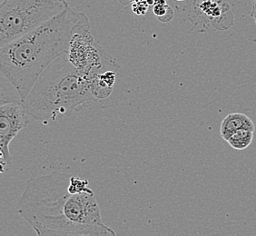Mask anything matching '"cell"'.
<instances>
[{"label":"cell","instance_id":"obj_2","mask_svg":"<svg viewBox=\"0 0 256 236\" xmlns=\"http://www.w3.org/2000/svg\"><path fill=\"white\" fill-rule=\"evenodd\" d=\"M90 30L84 12L66 10L28 34L0 48V70L18 89L23 102L54 60L66 53L74 34Z\"/></svg>","mask_w":256,"mask_h":236},{"label":"cell","instance_id":"obj_14","mask_svg":"<svg viewBox=\"0 0 256 236\" xmlns=\"http://www.w3.org/2000/svg\"><path fill=\"white\" fill-rule=\"evenodd\" d=\"M178 1H182V0H178Z\"/></svg>","mask_w":256,"mask_h":236},{"label":"cell","instance_id":"obj_9","mask_svg":"<svg viewBox=\"0 0 256 236\" xmlns=\"http://www.w3.org/2000/svg\"><path fill=\"white\" fill-rule=\"evenodd\" d=\"M254 138V131L241 129L238 130L236 133L232 134L230 138L227 139V143L231 146L232 148L236 150H244L252 142Z\"/></svg>","mask_w":256,"mask_h":236},{"label":"cell","instance_id":"obj_8","mask_svg":"<svg viewBox=\"0 0 256 236\" xmlns=\"http://www.w3.org/2000/svg\"><path fill=\"white\" fill-rule=\"evenodd\" d=\"M1 102L0 106L10 103L23 104V100L20 96L18 89L15 86L1 73Z\"/></svg>","mask_w":256,"mask_h":236},{"label":"cell","instance_id":"obj_6","mask_svg":"<svg viewBox=\"0 0 256 236\" xmlns=\"http://www.w3.org/2000/svg\"><path fill=\"white\" fill-rule=\"evenodd\" d=\"M23 104L10 103L0 106V156L2 172L12 164L10 144L20 131L30 123Z\"/></svg>","mask_w":256,"mask_h":236},{"label":"cell","instance_id":"obj_1","mask_svg":"<svg viewBox=\"0 0 256 236\" xmlns=\"http://www.w3.org/2000/svg\"><path fill=\"white\" fill-rule=\"evenodd\" d=\"M70 176L52 172L31 178L18 206L20 216L40 236H116L104 224L94 192L72 194Z\"/></svg>","mask_w":256,"mask_h":236},{"label":"cell","instance_id":"obj_11","mask_svg":"<svg viewBox=\"0 0 256 236\" xmlns=\"http://www.w3.org/2000/svg\"><path fill=\"white\" fill-rule=\"evenodd\" d=\"M88 180H86V179H82V178H79L78 176H70L68 190L72 194L94 192L88 186Z\"/></svg>","mask_w":256,"mask_h":236},{"label":"cell","instance_id":"obj_7","mask_svg":"<svg viewBox=\"0 0 256 236\" xmlns=\"http://www.w3.org/2000/svg\"><path fill=\"white\" fill-rule=\"evenodd\" d=\"M241 129H246L254 132L256 126L251 118H248L244 114H229L222 120L220 126V134L226 141H227V139L230 138L232 134Z\"/></svg>","mask_w":256,"mask_h":236},{"label":"cell","instance_id":"obj_3","mask_svg":"<svg viewBox=\"0 0 256 236\" xmlns=\"http://www.w3.org/2000/svg\"><path fill=\"white\" fill-rule=\"evenodd\" d=\"M94 101L98 100L91 92L88 78L74 68L64 53L40 74L23 106L30 118L48 121L70 116Z\"/></svg>","mask_w":256,"mask_h":236},{"label":"cell","instance_id":"obj_4","mask_svg":"<svg viewBox=\"0 0 256 236\" xmlns=\"http://www.w3.org/2000/svg\"><path fill=\"white\" fill-rule=\"evenodd\" d=\"M68 6L66 0H3L0 6V48L28 34Z\"/></svg>","mask_w":256,"mask_h":236},{"label":"cell","instance_id":"obj_10","mask_svg":"<svg viewBox=\"0 0 256 236\" xmlns=\"http://www.w3.org/2000/svg\"><path fill=\"white\" fill-rule=\"evenodd\" d=\"M154 13L158 20L164 23L171 21L174 16V10L166 4V0H158L154 4Z\"/></svg>","mask_w":256,"mask_h":236},{"label":"cell","instance_id":"obj_5","mask_svg":"<svg viewBox=\"0 0 256 236\" xmlns=\"http://www.w3.org/2000/svg\"><path fill=\"white\" fill-rule=\"evenodd\" d=\"M66 53L74 68L86 76L119 70L116 60L96 43L90 30L74 34Z\"/></svg>","mask_w":256,"mask_h":236},{"label":"cell","instance_id":"obj_13","mask_svg":"<svg viewBox=\"0 0 256 236\" xmlns=\"http://www.w3.org/2000/svg\"><path fill=\"white\" fill-rule=\"evenodd\" d=\"M252 2H256V0H252Z\"/></svg>","mask_w":256,"mask_h":236},{"label":"cell","instance_id":"obj_12","mask_svg":"<svg viewBox=\"0 0 256 236\" xmlns=\"http://www.w3.org/2000/svg\"><path fill=\"white\" fill-rule=\"evenodd\" d=\"M251 16L254 20L256 25V1L254 2V6H252V10Z\"/></svg>","mask_w":256,"mask_h":236}]
</instances>
